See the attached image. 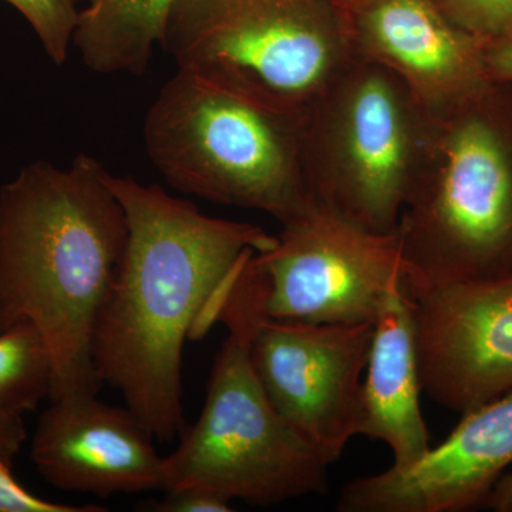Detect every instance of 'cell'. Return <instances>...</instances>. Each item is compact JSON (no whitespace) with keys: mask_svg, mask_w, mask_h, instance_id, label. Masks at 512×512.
<instances>
[{"mask_svg":"<svg viewBox=\"0 0 512 512\" xmlns=\"http://www.w3.org/2000/svg\"><path fill=\"white\" fill-rule=\"evenodd\" d=\"M127 218V244L106 293L92 355L101 384L116 389L160 443L185 429V340L217 325L239 268L276 235L202 214L160 185L107 174Z\"/></svg>","mask_w":512,"mask_h":512,"instance_id":"1","label":"cell"},{"mask_svg":"<svg viewBox=\"0 0 512 512\" xmlns=\"http://www.w3.org/2000/svg\"><path fill=\"white\" fill-rule=\"evenodd\" d=\"M89 154L33 161L0 187V332L32 323L53 363L50 400L99 393L97 315L127 244L126 212Z\"/></svg>","mask_w":512,"mask_h":512,"instance_id":"2","label":"cell"},{"mask_svg":"<svg viewBox=\"0 0 512 512\" xmlns=\"http://www.w3.org/2000/svg\"><path fill=\"white\" fill-rule=\"evenodd\" d=\"M396 234L406 291L512 275V83L487 80L426 107Z\"/></svg>","mask_w":512,"mask_h":512,"instance_id":"3","label":"cell"},{"mask_svg":"<svg viewBox=\"0 0 512 512\" xmlns=\"http://www.w3.org/2000/svg\"><path fill=\"white\" fill-rule=\"evenodd\" d=\"M265 289L256 254L249 255L222 299L217 322L228 335L200 417L164 457L165 493L200 488L256 507L328 493L330 464L279 416L252 363Z\"/></svg>","mask_w":512,"mask_h":512,"instance_id":"4","label":"cell"},{"mask_svg":"<svg viewBox=\"0 0 512 512\" xmlns=\"http://www.w3.org/2000/svg\"><path fill=\"white\" fill-rule=\"evenodd\" d=\"M303 117L178 70L144 117L146 153L174 190L271 215L312 205Z\"/></svg>","mask_w":512,"mask_h":512,"instance_id":"5","label":"cell"},{"mask_svg":"<svg viewBox=\"0 0 512 512\" xmlns=\"http://www.w3.org/2000/svg\"><path fill=\"white\" fill-rule=\"evenodd\" d=\"M161 47L178 70L299 117L352 60L338 0H175Z\"/></svg>","mask_w":512,"mask_h":512,"instance_id":"6","label":"cell"},{"mask_svg":"<svg viewBox=\"0 0 512 512\" xmlns=\"http://www.w3.org/2000/svg\"><path fill=\"white\" fill-rule=\"evenodd\" d=\"M426 107L402 79L352 59L306 111L312 200L376 234H396L412 197Z\"/></svg>","mask_w":512,"mask_h":512,"instance_id":"7","label":"cell"},{"mask_svg":"<svg viewBox=\"0 0 512 512\" xmlns=\"http://www.w3.org/2000/svg\"><path fill=\"white\" fill-rule=\"evenodd\" d=\"M256 258L272 319L375 323L387 293L404 284L397 234H376L315 201Z\"/></svg>","mask_w":512,"mask_h":512,"instance_id":"8","label":"cell"},{"mask_svg":"<svg viewBox=\"0 0 512 512\" xmlns=\"http://www.w3.org/2000/svg\"><path fill=\"white\" fill-rule=\"evenodd\" d=\"M373 329L375 323L291 322L262 315L252 332V363L269 400L328 464L359 436Z\"/></svg>","mask_w":512,"mask_h":512,"instance_id":"9","label":"cell"},{"mask_svg":"<svg viewBox=\"0 0 512 512\" xmlns=\"http://www.w3.org/2000/svg\"><path fill=\"white\" fill-rule=\"evenodd\" d=\"M421 386L460 414L512 390V275L407 291Z\"/></svg>","mask_w":512,"mask_h":512,"instance_id":"10","label":"cell"},{"mask_svg":"<svg viewBox=\"0 0 512 512\" xmlns=\"http://www.w3.org/2000/svg\"><path fill=\"white\" fill-rule=\"evenodd\" d=\"M512 466V390L463 414L419 463L356 478L343 487L340 512H463L485 498Z\"/></svg>","mask_w":512,"mask_h":512,"instance_id":"11","label":"cell"},{"mask_svg":"<svg viewBox=\"0 0 512 512\" xmlns=\"http://www.w3.org/2000/svg\"><path fill=\"white\" fill-rule=\"evenodd\" d=\"M128 407L110 406L97 393L50 400L40 416L30 458L53 487L111 497L164 490V457Z\"/></svg>","mask_w":512,"mask_h":512,"instance_id":"12","label":"cell"},{"mask_svg":"<svg viewBox=\"0 0 512 512\" xmlns=\"http://www.w3.org/2000/svg\"><path fill=\"white\" fill-rule=\"evenodd\" d=\"M352 59L377 64L433 107L487 82L484 39L457 28L434 0H338Z\"/></svg>","mask_w":512,"mask_h":512,"instance_id":"13","label":"cell"},{"mask_svg":"<svg viewBox=\"0 0 512 512\" xmlns=\"http://www.w3.org/2000/svg\"><path fill=\"white\" fill-rule=\"evenodd\" d=\"M362 384L359 436L382 441L403 470L431 450L420 406L423 392L417 357L414 303L406 286L387 293L375 320Z\"/></svg>","mask_w":512,"mask_h":512,"instance_id":"14","label":"cell"},{"mask_svg":"<svg viewBox=\"0 0 512 512\" xmlns=\"http://www.w3.org/2000/svg\"><path fill=\"white\" fill-rule=\"evenodd\" d=\"M79 2V0H76ZM73 46L99 74L146 73L175 0H80Z\"/></svg>","mask_w":512,"mask_h":512,"instance_id":"15","label":"cell"},{"mask_svg":"<svg viewBox=\"0 0 512 512\" xmlns=\"http://www.w3.org/2000/svg\"><path fill=\"white\" fill-rule=\"evenodd\" d=\"M53 387V363L42 333L29 322L0 332V412H33Z\"/></svg>","mask_w":512,"mask_h":512,"instance_id":"16","label":"cell"},{"mask_svg":"<svg viewBox=\"0 0 512 512\" xmlns=\"http://www.w3.org/2000/svg\"><path fill=\"white\" fill-rule=\"evenodd\" d=\"M29 23L42 49L57 66L67 62L76 30V0H3Z\"/></svg>","mask_w":512,"mask_h":512,"instance_id":"17","label":"cell"},{"mask_svg":"<svg viewBox=\"0 0 512 512\" xmlns=\"http://www.w3.org/2000/svg\"><path fill=\"white\" fill-rule=\"evenodd\" d=\"M457 28L481 39L512 28V0H434Z\"/></svg>","mask_w":512,"mask_h":512,"instance_id":"18","label":"cell"},{"mask_svg":"<svg viewBox=\"0 0 512 512\" xmlns=\"http://www.w3.org/2000/svg\"><path fill=\"white\" fill-rule=\"evenodd\" d=\"M9 464L0 460V512H103L97 504L70 505L43 500L13 477Z\"/></svg>","mask_w":512,"mask_h":512,"instance_id":"19","label":"cell"},{"mask_svg":"<svg viewBox=\"0 0 512 512\" xmlns=\"http://www.w3.org/2000/svg\"><path fill=\"white\" fill-rule=\"evenodd\" d=\"M232 501L211 491L200 488L168 491L160 501H148L144 507L157 512H229Z\"/></svg>","mask_w":512,"mask_h":512,"instance_id":"20","label":"cell"},{"mask_svg":"<svg viewBox=\"0 0 512 512\" xmlns=\"http://www.w3.org/2000/svg\"><path fill=\"white\" fill-rule=\"evenodd\" d=\"M483 63L488 82L512 83V28L484 39Z\"/></svg>","mask_w":512,"mask_h":512,"instance_id":"21","label":"cell"},{"mask_svg":"<svg viewBox=\"0 0 512 512\" xmlns=\"http://www.w3.org/2000/svg\"><path fill=\"white\" fill-rule=\"evenodd\" d=\"M26 433L23 416L0 412V460L12 466L13 460L22 450Z\"/></svg>","mask_w":512,"mask_h":512,"instance_id":"22","label":"cell"},{"mask_svg":"<svg viewBox=\"0 0 512 512\" xmlns=\"http://www.w3.org/2000/svg\"><path fill=\"white\" fill-rule=\"evenodd\" d=\"M483 507L494 512H512V471L505 473L485 498Z\"/></svg>","mask_w":512,"mask_h":512,"instance_id":"23","label":"cell"}]
</instances>
